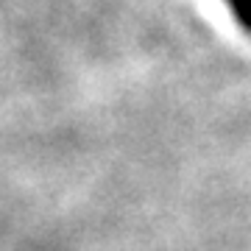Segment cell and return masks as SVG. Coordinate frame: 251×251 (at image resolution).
Wrapping results in <instances>:
<instances>
[{
    "instance_id": "cell-1",
    "label": "cell",
    "mask_w": 251,
    "mask_h": 251,
    "mask_svg": "<svg viewBox=\"0 0 251 251\" xmlns=\"http://www.w3.org/2000/svg\"><path fill=\"white\" fill-rule=\"evenodd\" d=\"M226 6L232 11L234 23L251 36V0H226Z\"/></svg>"
}]
</instances>
